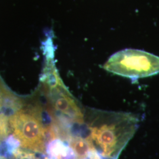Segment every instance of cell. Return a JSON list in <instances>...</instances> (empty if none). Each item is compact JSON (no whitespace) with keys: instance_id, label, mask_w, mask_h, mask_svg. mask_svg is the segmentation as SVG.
I'll return each instance as SVG.
<instances>
[{"instance_id":"cell-1","label":"cell","mask_w":159,"mask_h":159,"mask_svg":"<svg viewBox=\"0 0 159 159\" xmlns=\"http://www.w3.org/2000/svg\"><path fill=\"white\" fill-rule=\"evenodd\" d=\"M87 137L104 158L118 159L139 125L136 115L90 109L84 114Z\"/></svg>"},{"instance_id":"cell-2","label":"cell","mask_w":159,"mask_h":159,"mask_svg":"<svg viewBox=\"0 0 159 159\" xmlns=\"http://www.w3.org/2000/svg\"><path fill=\"white\" fill-rule=\"evenodd\" d=\"M39 105H26L17 110L9 119V131L20 146L34 153H46L48 131L51 126L43 121Z\"/></svg>"},{"instance_id":"cell-3","label":"cell","mask_w":159,"mask_h":159,"mask_svg":"<svg viewBox=\"0 0 159 159\" xmlns=\"http://www.w3.org/2000/svg\"><path fill=\"white\" fill-rule=\"evenodd\" d=\"M103 68L110 73L132 80L159 73V57L147 51L127 48L108 58Z\"/></svg>"},{"instance_id":"cell-4","label":"cell","mask_w":159,"mask_h":159,"mask_svg":"<svg viewBox=\"0 0 159 159\" xmlns=\"http://www.w3.org/2000/svg\"><path fill=\"white\" fill-rule=\"evenodd\" d=\"M44 85L46 94L49 102V113L57 121L75 123L83 125L84 123V113L77 102L68 92L63 82L53 87Z\"/></svg>"},{"instance_id":"cell-5","label":"cell","mask_w":159,"mask_h":159,"mask_svg":"<svg viewBox=\"0 0 159 159\" xmlns=\"http://www.w3.org/2000/svg\"><path fill=\"white\" fill-rule=\"evenodd\" d=\"M68 142L77 159H87L93 152L96 151L87 137L70 136Z\"/></svg>"}]
</instances>
